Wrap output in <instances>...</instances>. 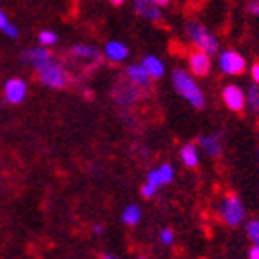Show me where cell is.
Instances as JSON below:
<instances>
[{"label": "cell", "instance_id": "obj_13", "mask_svg": "<svg viewBox=\"0 0 259 259\" xmlns=\"http://www.w3.org/2000/svg\"><path fill=\"white\" fill-rule=\"evenodd\" d=\"M141 65H143V69L148 72V76H150L152 80H159V78L163 76V72H165V65H163V61L154 58V56H146V58H143Z\"/></svg>", "mask_w": 259, "mask_h": 259}, {"label": "cell", "instance_id": "obj_10", "mask_svg": "<svg viewBox=\"0 0 259 259\" xmlns=\"http://www.w3.org/2000/svg\"><path fill=\"white\" fill-rule=\"evenodd\" d=\"M135 10L141 17H145L148 21L157 22L161 21V11H159V6L154 2V0H135Z\"/></svg>", "mask_w": 259, "mask_h": 259}, {"label": "cell", "instance_id": "obj_19", "mask_svg": "<svg viewBox=\"0 0 259 259\" xmlns=\"http://www.w3.org/2000/svg\"><path fill=\"white\" fill-rule=\"evenodd\" d=\"M157 174H159V180H161V185H167L170 184L174 180V170L172 167L168 165V163H163V165H159V168H156Z\"/></svg>", "mask_w": 259, "mask_h": 259}, {"label": "cell", "instance_id": "obj_25", "mask_svg": "<svg viewBox=\"0 0 259 259\" xmlns=\"http://www.w3.org/2000/svg\"><path fill=\"white\" fill-rule=\"evenodd\" d=\"M146 184L156 185L157 189H159V185H161V180H159V174H157V170H150V172L146 174Z\"/></svg>", "mask_w": 259, "mask_h": 259}, {"label": "cell", "instance_id": "obj_22", "mask_svg": "<svg viewBox=\"0 0 259 259\" xmlns=\"http://www.w3.org/2000/svg\"><path fill=\"white\" fill-rule=\"evenodd\" d=\"M137 97H139V91H137L134 85L124 87L122 93H117V100H119L120 104H130L128 98H137Z\"/></svg>", "mask_w": 259, "mask_h": 259}, {"label": "cell", "instance_id": "obj_3", "mask_svg": "<svg viewBox=\"0 0 259 259\" xmlns=\"http://www.w3.org/2000/svg\"><path fill=\"white\" fill-rule=\"evenodd\" d=\"M187 33H189L191 41H193L194 47H196L200 52H204V54H207V56H215L217 52H219L217 39L213 37L200 22H191V24H187Z\"/></svg>", "mask_w": 259, "mask_h": 259}, {"label": "cell", "instance_id": "obj_7", "mask_svg": "<svg viewBox=\"0 0 259 259\" xmlns=\"http://www.w3.org/2000/svg\"><path fill=\"white\" fill-rule=\"evenodd\" d=\"M222 100L228 106V109H232L235 113H241L244 109V104H246V98H244V93L239 89L237 85H226L224 91H222Z\"/></svg>", "mask_w": 259, "mask_h": 259}, {"label": "cell", "instance_id": "obj_1", "mask_svg": "<svg viewBox=\"0 0 259 259\" xmlns=\"http://www.w3.org/2000/svg\"><path fill=\"white\" fill-rule=\"evenodd\" d=\"M172 83H174V89H176L191 106H194L196 109H202L205 106L204 93H202V89L196 85V81H194L185 70H182V69L174 70Z\"/></svg>", "mask_w": 259, "mask_h": 259}, {"label": "cell", "instance_id": "obj_33", "mask_svg": "<svg viewBox=\"0 0 259 259\" xmlns=\"http://www.w3.org/2000/svg\"><path fill=\"white\" fill-rule=\"evenodd\" d=\"M102 259H119V257H115V255H109V254H104Z\"/></svg>", "mask_w": 259, "mask_h": 259}, {"label": "cell", "instance_id": "obj_12", "mask_svg": "<svg viewBox=\"0 0 259 259\" xmlns=\"http://www.w3.org/2000/svg\"><path fill=\"white\" fill-rule=\"evenodd\" d=\"M126 74H128L130 81L135 83V85H139V87L150 85L152 78L148 76V72L143 69V65H130L128 69H126Z\"/></svg>", "mask_w": 259, "mask_h": 259}, {"label": "cell", "instance_id": "obj_31", "mask_svg": "<svg viewBox=\"0 0 259 259\" xmlns=\"http://www.w3.org/2000/svg\"><path fill=\"white\" fill-rule=\"evenodd\" d=\"M154 2H156L157 6H167L168 2H170V0H154Z\"/></svg>", "mask_w": 259, "mask_h": 259}, {"label": "cell", "instance_id": "obj_27", "mask_svg": "<svg viewBox=\"0 0 259 259\" xmlns=\"http://www.w3.org/2000/svg\"><path fill=\"white\" fill-rule=\"evenodd\" d=\"M248 11L254 13V15H259V0H252L248 4Z\"/></svg>", "mask_w": 259, "mask_h": 259}, {"label": "cell", "instance_id": "obj_34", "mask_svg": "<svg viewBox=\"0 0 259 259\" xmlns=\"http://www.w3.org/2000/svg\"><path fill=\"white\" fill-rule=\"evenodd\" d=\"M137 259H146V257H143V255H141V257H137Z\"/></svg>", "mask_w": 259, "mask_h": 259}, {"label": "cell", "instance_id": "obj_17", "mask_svg": "<svg viewBox=\"0 0 259 259\" xmlns=\"http://www.w3.org/2000/svg\"><path fill=\"white\" fill-rule=\"evenodd\" d=\"M0 32L4 33V35H8L10 39L19 37V30H17L15 24L10 21V17L6 15L4 10H0Z\"/></svg>", "mask_w": 259, "mask_h": 259}, {"label": "cell", "instance_id": "obj_32", "mask_svg": "<svg viewBox=\"0 0 259 259\" xmlns=\"http://www.w3.org/2000/svg\"><path fill=\"white\" fill-rule=\"evenodd\" d=\"M109 2H111V4H115V6H120L124 0H109Z\"/></svg>", "mask_w": 259, "mask_h": 259}, {"label": "cell", "instance_id": "obj_18", "mask_svg": "<svg viewBox=\"0 0 259 259\" xmlns=\"http://www.w3.org/2000/svg\"><path fill=\"white\" fill-rule=\"evenodd\" d=\"M139 221H141L139 205H135V204L126 205V209L122 211V222H124V224H128V226H134V224H137Z\"/></svg>", "mask_w": 259, "mask_h": 259}, {"label": "cell", "instance_id": "obj_30", "mask_svg": "<svg viewBox=\"0 0 259 259\" xmlns=\"http://www.w3.org/2000/svg\"><path fill=\"white\" fill-rule=\"evenodd\" d=\"M93 232L97 233V235H100V233L104 232V226L102 224H95V226H93Z\"/></svg>", "mask_w": 259, "mask_h": 259}, {"label": "cell", "instance_id": "obj_29", "mask_svg": "<svg viewBox=\"0 0 259 259\" xmlns=\"http://www.w3.org/2000/svg\"><path fill=\"white\" fill-rule=\"evenodd\" d=\"M248 257L250 259H259V246H254V248L248 252Z\"/></svg>", "mask_w": 259, "mask_h": 259}, {"label": "cell", "instance_id": "obj_5", "mask_svg": "<svg viewBox=\"0 0 259 259\" xmlns=\"http://www.w3.org/2000/svg\"><path fill=\"white\" fill-rule=\"evenodd\" d=\"M221 69L224 74H230V76H237V74H243L244 70H246V61L244 58L239 52L235 50H226V52H222L221 54Z\"/></svg>", "mask_w": 259, "mask_h": 259}, {"label": "cell", "instance_id": "obj_14", "mask_svg": "<svg viewBox=\"0 0 259 259\" xmlns=\"http://www.w3.org/2000/svg\"><path fill=\"white\" fill-rule=\"evenodd\" d=\"M70 56L76 60H85V61H100V52L93 49L89 45H74L70 49Z\"/></svg>", "mask_w": 259, "mask_h": 259}, {"label": "cell", "instance_id": "obj_23", "mask_svg": "<svg viewBox=\"0 0 259 259\" xmlns=\"http://www.w3.org/2000/svg\"><path fill=\"white\" fill-rule=\"evenodd\" d=\"M246 233H248V237L257 244L259 243V221H250L248 224H246Z\"/></svg>", "mask_w": 259, "mask_h": 259}, {"label": "cell", "instance_id": "obj_16", "mask_svg": "<svg viewBox=\"0 0 259 259\" xmlns=\"http://www.w3.org/2000/svg\"><path fill=\"white\" fill-rule=\"evenodd\" d=\"M106 56L111 61H124L128 58V49L119 41H109L106 45Z\"/></svg>", "mask_w": 259, "mask_h": 259}, {"label": "cell", "instance_id": "obj_21", "mask_svg": "<svg viewBox=\"0 0 259 259\" xmlns=\"http://www.w3.org/2000/svg\"><path fill=\"white\" fill-rule=\"evenodd\" d=\"M248 108L252 113H259V85L255 83V85L250 87L248 91Z\"/></svg>", "mask_w": 259, "mask_h": 259}, {"label": "cell", "instance_id": "obj_9", "mask_svg": "<svg viewBox=\"0 0 259 259\" xmlns=\"http://www.w3.org/2000/svg\"><path fill=\"white\" fill-rule=\"evenodd\" d=\"M189 67H191V72H193L194 76L204 78V76L209 74V70H211L209 56L204 54V52H200V50H196V52H193L189 58Z\"/></svg>", "mask_w": 259, "mask_h": 259}, {"label": "cell", "instance_id": "obj_20", "mask_svg": "<svg viewBox=\"0 0 259 259\" xmlns=\"http://www.w3.org/2000/svg\"><path fill=\"white\" fill-rule=\"evenodd\" d=\"M37 39H39V43H41V47H45V49H49V47L58 43V35H56L52 30H43V32H39Z\"/></svg>", "mask_w": 259, "mask_h": 259}, {"label": "cell", "instance_id": "obj_24", "mask_svg": "<svg viewBox=\"0 0 259 259\" xmlns=\"http://www.w3.org/2000/svg\"><path fill=\"white\" fill-rule=\"evenodd\" d=\"M159 241H161L165 246L172 244L174 243V232H172V230H168V228H165V230L159 233Z\"/></svg>", "mask_w": 259, "mask_h": 259}, {"label": "cell", "instance_id": "obj_35", "mask_svg": "<svg viewBox=\"0 0 259 259\" xmlns=\"http://www.w3.org/2000/svg\"><path fill=\"white\" fill-rule=\"evenodd\" d=\"M255 246H259V243H257V244H255Z\"/></svg>", "mask_w": 259, "mask_h": 259}, {"label": "cell", "instance_id": "obj_15", "mask_svg": "<svg viewBox=\"0 0 259 259\" xmlns=\"http://www.w3.org/2000/svg\"><path fill=\"white\" fill-rule=\"evenodd\" d=\"M180 156H182V161H184L185 167H189V168L198 167V150H196V145H194V143H187V145L182 146Z\"/></svg>", "mask_w": 259, "mask_h": 259}, {"label": "cell", "instance_id": "obj_8", "mask_svg": "<svg viewBox=\"0 0 259 259\" xmlns=\"http://www.w3.org/2000/svg\"><path fill=\"white\" fill-rule=\"evenodd\" d=\"M52 58H54L52 52L49 49H45V47H33V49L24 50V54H22V60L26 61L28 65H32L33 69H39L41 65H45Z\"/></svg>", "mask_w": 259, "mask_h": 259}, {"label": "cell", "instance_id": "obj_4", "mask_svg": "<svg viewBox=\"0 0 259 259\" xmlns=\"http://www.w3.org/2000/svg\"><path fill=\"white\" fill-rule=\"evenodd\" d=\"M221 217L222 221L232 228L239 226L244 221V205L237 194H226V198L222 200L221 204Z\"/></svg>", "mask_w": 259, "mask_h": 259}, {"label": "cell", "instance_id": "obj_26", "mask_svg": "<svg viewBox=\"0 0 259 259\" xmlns=\"http://www.w3.org/2000/svg\"><path fill=\"white\" fill-rule=\"evenodd\" d=\"M156 193H157V187L156 185H152V184H145L143 185V189H141V194H143L145 198H152Z\"/></svg>", "mask_w": 259, "mask_h": 259}, {"label": "cell", "instance_id": "obj_28", "mask_svg": "<svg viewBox=\"0 0 259 259\" xmlns=\"http://www.w3.org/2000/svg\"><path fill=\"white\" fill-rule=\"evenodd\" d=\"M252 78H254V81L259 85V63H255L252 67Z\"/></svg>", "mask_w": 259, "mask_h": 259}, {"label": "cell", "instance_id": "obj_6", "mask_svg": "<svg viewBox=\"0 0 259 259\" xmlns=\"http://www.w3.org/2000/svg\"><path fill=\"white\" fill-rule=\"evenodd\" d=\"M28 95L26 81L21 78H10L4 83V98L8 104H21Z\"/></svg>", "mask_w": 259, "mask_h": 259}, {"label": "cell", "instance_id": "obj_11", "mask_svg": "<svg viewBox=\"0 0 259 259\" xmlns=\"http://www.w3.org/2000/svg\"><path fill=\"white\" fill-rule=\"evenodd\" d=\"M198 143L202 145V148L205 150V154L209 157H219L222 156V141L219 135H202L198 139Z\"/></svg>", "mask_w": 259, "mask_h": 259}, {"label": "cell", "instance_id": "obj_2", "mask_svg": "<svg viewBox=\"0 0 259 259\" xmlns=\"http://www.w3.org/2000/svg\"><path fill=\"white\" fill-rule=\"evenodd\" d=\"M35 74H37V80L43 83V85L50 87V89H63V87L69 85L70 76L69 72L65 70V67L56 61L54 58L50 61H47L45 65H41L39 69H35Z\"/></svg>", "mask_w": 259, "mask_h": 259}]
</instances>
